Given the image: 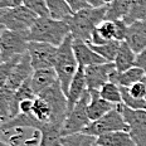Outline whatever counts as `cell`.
<instances>
[{"mask_svg": "<svg viewBox=\"0 0 146 146\" xmlns=\"http://www.w3.org/2000/svg\"><path fill=\"white\" fill-rule=\"evenodd\" d=\"M68 35H71L68 22L44 17L38 18L34 22L29 33L27 34V39L28 42H40L59 47Z\"/></svg>", "mask_w": 146, "mask_h": 146, "instance_id": "obj_1", "label": "cell"}, {"mask_svg": "<svg viewBox=\"0 0 146 146\" xmlns=\"http://www.w3.org/2000/svg\"><path fill=\"white\" fill-rule=\"evenodd\" d=\"M107 7H87L82 10L73 13L67 22L71 28V35L74 39L90 42L96 28L105 22Z\"/></svg>", "mask_w": 146, "mask_h": 146, "instance_id": "obj_2", "label": "cell"}, {"mask_svg": "<svg viewBox=\"0 0 146 146\" xmlns=\"http://www.w3.org/2000/svg\"><path fill=\"white\" fill-rule=\"evenodd\" d=\"M54 71L58 76V81L63 91L67 95L72 80L74 78L78 68V62L76 59L74 50H73V36L68 35L62 44L57 48L56 62H54Z\"/></svg>", "mask_w": 146, "mask_h": 146, "instance_id": "obj_3", "label": "cell"}, {"mask_svg": "<svg viewBox=\"0 0 146 146\" xmlns=\"http://www.w3.org/2000/svg\"><path fill=\"white\" fill-rule=\"evenodd\" d=\"M38 18V15L33 13L32 10H29L27 7L19 5L15 8L5 9L1 19V25L5 29L27 35Z\"/></svg>", "mask_w": 146, "mask_h": 146, "instance_id": "obj_4", "label": "cell"}, {"mask_svg": "<svg viewBox=\"0 0 146 146\" xmlns=\"http://www.w3.org/2000/svg\"><path fill=\"white\" fill-rule=\"evenodd\" d=\"M91 93L90 90L82 96V98L76 103V106L72 108V111L68 112L67 118L63 123L62 127V133L63 136L72 135V133H78L83 132L84 129L91 123V120L88 117L87 107L90 103Z\"/></svg>", "mask_w": 146, "mask_h": 146, "instance_id": "obj_5", "label": "cell"}, {"mask_svg": "<svg viewBox=\"0 0 146 146\" xmlns=\"http://www.w3.org/2000/svg\"><path fill=\"white\" fill-rule=\"evenodd\" d=\"M28 43L25 34L4 28L0 38V62H8L22 57L28 50Z\"/></svg>", "mask_w": 146, "mask_h": 146, "instance_id": "obj_6", "label": "cell"}, {"mask_svg": "<svg viewBox=\"0 0 146 146\" xmlns=\"http://www.w3.org/2000/svg\"><path fill=\"white\" fill-rule=\"evenodd\" d=\"M115 131H129V126H127L126 121H125L122 113L117 106L101 118L96 121H91V123L84 129L83 132L98 137L103 133Z\"/></svg>", "mask_w": 146, "mask_h": 146, "instance_id": "obj_7", "label": "cell"}, {"mask_svg": "<svg viewBox=\"0 0 146 146\" xmlns=\"http://www.w3.org/2000/svg\"><path fill=\"white\" fill-rule=\"evenodd\" d=\"M129 126V133L136 146H146V110H132L120 103L117 105Z\"/></svg>", "mask_w": 146, "mask_h": 146, "instance_id": "obj_8", "label": "cell"}, {"mask_svg": "<svg viewBox=\"0 0 146 146\" xmlns=\"http://www.w3.org/2000/svg\"><path fill=\"white\" fill-rule=\"evenodd\" d=\"M57 48L48 43H40V42H29L28 43V54L32 66L36 69L53 68L56 62Z\"/></svg>", "mask_w": 146, "mask_h": 146, "instance_id": "obj_9", "label": "cell"}, {"mask_svg": "<svg viewBox=\"0 0 146 146\" xmlns=\"http://www.w3.org/2000/svg\"><path fill=\"white\" fill-rule=\"evenodd\" d=\"M84 77L87 82V88L90 91H100L103 84L111 80L112 73L116 71L113 62H105L100 64L88 66L83 68Z\"/></svg>", "mask_w": 146, "mask_h": 146, "instance_id": "obj_10", "label": "cell"}, {"mask_svg": "<svg viewBox=\"0 0 146 146\" xmlns=\"http://www.w3.org/2000/svg\"><path fill=\"white\" fill-rule=\"evenodd\" d=\"M34 72V68L32 66V62H30L29 54L27 52L25 54H23L20 57V59L18 60V63L15 64V67L11 71V74L8 80L7 83V88H10L13 91H17L18 88L22 86L23 83H25L27 81H29L32 78V74Z\"/></svg>", "mask_w": 146, "mask_h": 146, "instance_id": "obj_11", "label": "cell"}, {"mask_svg": "<svg viewBox=\"0 0 146 146\" xmlns=\"http://www.w3.org/2000/svg\"><path fill=\"white\" fill-rule=\"evenodd\" d=\"M73 50H74V56L78 62V66L82 67V68L106 62L98 53H96L91 48V45L87 42L78 40V39L73 38Z\"/></svg>", "mask_w": 146, "mask_h": 146, "instance_id": "obj_12", "label": "cell"}, {"mask_svg": "<svg viewBox=\"0 0 146 146\" xmlns=\"http://www.w3.org/2000/svg\"><path fill=\"white\" fill-rule=\"evenodd\" d=\"M125 40L136 54L144 50L146 48V20L130 24Z\"/></svg>", "mask_w": 146, "mask_h": 146, "instance_id": "obj_13", "label": "cell"}, {"mask_svg": "<svg viewBox=\"0 0 146 146\" xmlns=\"http://www.w3.org/2000/svg\"><path fill=\"white\" fill-rule=\"evenodd\" d=\"M56 82H58V76L54 68L36 69L33 72L32 78H30V84L36 96L40 95L43 91L49 88L50 86H53Z\"/></svg>", "mask_w": 146, "mask_h": 146, "instance_id": "obj_14", "label": "cell"}, {"mask_svg": "<svg viewBox=\"0 0 146 146\" xmlns=\"http://www.w3.org/2000/svg\"><path fill=\"white\" fill-rule=\"evenodd\" d=\"M88 91L87 88V82L86 77H84V71L82 67L78 68L77 73H76L74 78L72 80V83L69 86L68 93H67V101H68V112L72 111V108L76 106L82 96Z\"/></svg>", "mask_w": 146, "mask_h": 146, "instance_id": "obj_15", "label": "cell"}, {"mask_svg": "<svg viewBox=\"0 0 146 146\" xmlns=\"http://www.w3.org/2000/svg\"><path fill=\"white\" fill-rule=\"evenodd\" d=\"M90 93H91V98L87 107V112L91 121H96L98 118H101L102 116H105L106 113H108L111 110H113L117 106L103 100L101 95H100V91H90Z\"/></svg>", "mask_w": 146, "mask_h": 146, "instance_id": "obj_16", "label": "cell"}, {"mask_svg": "<svg viewBox=\"0 0 146 146\" xmlns=\"http://www.w3.org/2000/svg\"><path fill=\"white\" fill-rule=\"evenodd\" d=\"M62 127L57 123H44L39 129L40 140L38 146H62Z\"/></svg>", "mask_w": 146, "mask_h": 146, "instance_id": "obj_17", "label": "cell"}, {"mask_svg": "<svg viewBox=\"0 0 146 146\" xmlns=\"http://www.w3.org/2000/svg\"><path fill=\"white\" fill-rule=\"evenodd\" d=\"M14 95L15 91L10 88H0V121L3 126L18 116L14 111Z\"/></svg>", "mask_w": 146, "mask_h": 146, "instance_id": "obj_18", "label": "cell"}, {"mask_svg": "<svg viewBox=\"0 0 146 146\" xmlns=\"http://www.w3.org/2000/svg\"><path fill=\"white\" fill-rule=\"evenodd\" d=\"M136 56H137V54L131 49V47L126 43V40L121 42L118 52L116 54V58L113 60L116 71L125 72V71H127V69L135 67L136 66Z\"/></svg>", "mask_w": 146, "mask_h": 146, "instance_id": "obj_19", "label": "cell"}, {"mask_svg": "<svg viewBox=\"0 0 146 146\" xmlns=\"http://www.w3.org/2000/svg\"><path fill=\"white\" fill-rule=\"evenodd\" d=\"M145 71L139 67H132V68L127 69L125 72H117L115 71L111 76V80L110 82H113V83L118 84L120 87H130L133 83L139 81H142V78L145 77Z\"/></svg>", "mask_w": 146, "mask_h": 146, "instance_id": "obj_20", "label": "cell"}, {"mask_svg": "<svg viewBox=\"0 0 146 146\" xmlns=\"http://www.w3.org/2000/svg\"><path fill=\"white\" fill-rule=\"evenodd\" d=\"M110 40H117L116 39V23L110 22V20H105L100 24L93 32L92 36H91L90 44H103L107 43Z\"/></svg>", "mask_w": 146, "mask_h": 146, "instance_id": "obj_21", "label": "cell"}, {"mask_svg": "<svg viewBox=\"0 0 146 146\" xmlns=\"http://www.w3.org/2000/svg\"><path fill=\"white\" fill-rule=\"evenodd\" d=\"M97 146H136L129 131H115L97 137Z\"/></svg>", "mask_w": 146, "mask_h": 146, "instance_id": "obj_22", "label": "cell"}, {"mask_svg": "<svg viewBox=\"0 0 146 146\" xmlns=\"http://www.w3.org/2000/svg\"><path fill=\"white\" fill-rule=\"evenodd\" d=\"M32 116L34 117L42 126H43L44 123H54L53 110H52L50 105L48 103L47 100H44L43 97H40V96H36L34 98V106H33ZM60 126H62V125H60Z\"/></svg>", "mask_w": 146, "mask_h": 146, "instance_id": "obj_23", "label": "cell"}, {"mask_svg": "<svg viewBox=\"0 0 146 146\" xmlns=\"http://www.w3.org/2000/svg\"><path fill=\"white\" fill-rule=\"evenodd\" d=\"M132 0H112L106 7V18L105 20L110 22H117V20H125L130 11Z\"/></svg>", "mask_w": 146, "mask_h": 146, "instance_id": "obj_24", "label": "cell"}, {"mask_svg": "<svg viewBox=\"0 0 146 146\" xmlns=\"http://www.w3.org/2000/svg\"><path fill=\"white\" fill-rule=\"evenodd\" d=\"M45 1H47L49 15L53 19L67 22L73 15V11L67 3V0H45Z\"/></svg>", "mask_w": 146, "mask_h": 146, "instance_id": "obj_25", "label": "cell"}, {"mask_svg": "<svg viewBox=\"0 0 146 146\" xmlns=\"http://www.w3.org/2000/svg\"><path fill=\"white\" fill-rule=\"evenodd\" d=\"M62 146H97V137L84 132L63 136Z\"/></svg>", "mask_w": 146, "mask_h": 146, "instance_id": "obj_26", "label": "cell"}, {"mask_svg": "<svg viewBox=\"0 0 146 146\" xmlns=\"http://www.w3.org/2000/svg\"><path fill=\"white\" fill-rule=\"evenodd\" d=\"M120 44H121L120 40H110L107 43H103V44H98V45L90 44V45L96 53H98L100 56L106 60V62H113L115 58H116L117 52H118V48H120Z\"/></svg>", "mask_w": 146, "mask_h": 146, "instance_id": "obj_27", "label": "cell"}, {"mask_svg": "<svg viewBox=\"0 0 146 146\" xmlns=\"http://www.w3.org/2000/svg\"><path fill=\"white\" fill-rule=\"evenodd\" d=\"M141 20H146V0H132L130 11L123 22L130 25Z\"/></svg>", "mask_w": 146, "mask_h": 146, "instance_id": "obj_28", "label": "cell"}, {"mask_svg": "<svg viewBox=\"0 0 146 146\" xmlns=\"http://www.w3.org/2000/svg\"><path fill=\"white\" fill-rule=\"evenodd\" d=\"M100 95L103 100L113 103V105H120L122 103V96H121V88L118 84L113 82H107L103 84L100 90Z\"/></svg>", "mask_w": 146, "mask_h": 146, "instance_id": "obj_29", "label": "cell"}, {"mask_svg": "<svg viewBox=\"0 0 146 146\" xmlns=\"http://www.w3.org/2000/svg\"><path fill=\"white\" fill-rule=\"evenodd\" d=\"M121 88V96H122V103L126 107L132 110H146V100H139L130 95L127 87Z\"/></svg>", "mask_w": 146, "mask_h": 146, "instance_id": "obj_30", "label": "cell"}, {"mask_svg": "<svg viewBox=\"0 0 146 146\" xmlns=\"http://www.w3.org/2000/svg\"><path fill=\"white\" fill-rule=\"evenodd\" d=\"M23 5L35 13L39 18L50 17L45 0H23Z\"/></svg>", "mask_w": 146, "mask_h": 146, "instance_id": "obj_31", "label": "cell"}, {"mask_svg": "<svg viewBox=\"0 0 146 146\" xmlns=\"http://www.w3.org/2000/svg\"><path fill=\"white\" fill-rule=\"evenodd\" d=\"M19 58H15L11 60H8V62H0V88L5 87L8 83V80L11 74V71L15 67V64L18 63Z\"/></svg>", "mask_w": 146, "mask_h": 146, "instance_id": "obj_32", "label": "cell"}, {"mask_svg": "<svg viewBox=\"0 0 146 146\" xmlns=\"http://www.w3.org/2000/svg\"><path fill=\"white\" fill-rule=\"evenodd\" d=\"M129 90L130 95L133 96L135 98H139V100H145L146 98V86L142 81H139L136 83H133L132 86L127 87Z\"/></svg>", "mask_w": 146, "mask_h": 146, "instance_id": "obj_33", "label": "cell"}, {"mask_svg": "<svg viewBox=\"0 0 146 146\" xmlns=\"http://www.w3.org/2000/svg\"><path fill=\"white\" fill-rule=\"evenodd\" d=\"M67 3H68V5L71 7L73 13H77V11L82 10V9L91 7L88 0H67Z\"/></svg>", "mask_w": 146, "mask_h": 146, "instance_id": "obj_34", "label": "cell"}, {"mask_svg": "<svg viewBox=\"0 0 146 146\" xmlns=\"http://www.w3.org/2000/svg\"><path fill=\"white\" fill-rule=\"evenodd\" d=\"M33 106H34V98L33 100H24L19 105V113L24 115H32Z\"/></svg>", "mask_w": 146, "mask_h": 146, "instance_id": "obj_35", "label": "cell"}, {"mask_svg": "<svg viewBox=\"0 0 146 146\" xmlns=\"http://www.w3.org/2000/svg\"><path fill=\"white\" fill-rule=\"evenodd\" d=\"M136 67L144 69L146 73V48L140 53H137V56H136Z\"/></svg>", "mask_w": 146, "mask_h": 146, "instance_id": "obj_36", "label": "cell"}, {"mask_svg": "<svg viewBox=\"0 0 146 146\" xmlns=\"http://www.w3.org/2000/svg\"><path fill=\"white\" fill-rule=\"evenodd\" d=\"M23 5V0H0V8H15Z\"/></svg>", "mask_w": 146, "mask_h": 146, "instance_id": "obj_37", "label": "cell"}, {"mask_svg": "<svg viewBox=\"0 0 146 146\" xmlns=\"http://www.w3.org/2000/svg\"><path fill=\"white\" fill-rule=\"evenodd\" d=\"M96 1L98 3L100 7H103V5H107V4H110V3H111L112 0H96Z\"/></svg>", "mask_w": 146, "mask_h": 146, "instance_id": "obj_38", "label": "cell"}, {"mask_svg": "<svg viewBox=\"0 0 146 146\" xmlns=\"http://www.w3.org/2000/svg\"><path fill=\"white\" fill-rule=\"evenodd\" d=\"M88 3H90V5H91V7H100V5H98V3H97L96 0H88Z\"/></svg>", "mask_w": 146, "mask_h": 146, "instance_id": "obj_39", "label": "cell"}, {"mask_svg": "<svg viewBox=\"0 0 146 146\" xmlns=\"http://www.w3.org/2000/svg\"><path fill=\"white\" fill-rule=\"evenodd\" d=\"M4 8H0V25H1V19H3V15H4Z\"/></svg>", "mask_w": 146, "mask_h": 146, "instance_id": "obj_40", "label": "cell"}, {"mask_svg": "<svg viewBox=\"0 0 146 146\" xmlns=\"http://www.w3.org/2000/svg\"><path fill=\"white\" fill-rule=\"evenodd\" d=\"M0 146H17V145H11V144H8V142H4L0 140Z\"/></svg>", "mask_w": 146, "mask_h": 146, "instance_id": "obj_41", "label": "cell"}, {"mask_svg": "<svg viewBox=\"0 0 146 146\" xmlns=\"http://www.w3.org/2000/svg\"><path fill=\"white\" fill-rule=\"evenodd\" d=\"M3 133H4V130H3V122L0 121V137H1Z\"/></svg>", "mask_w": 146, "mask_h": 146, "instance_id": "obj_42", "label": "cell"}, {"mask_svg": "<svg viewBox=\"0 0 146 146\" xmlns=\"http://www.w3.org/2000/svg\"><path fill=\"white\" fill-rule=\"evenodd\" d=\"M3 30H4V27L0 25V38H1V32H3Z\"/></svg>", "mask_w": 146, "mask_h": 146, "instance_id": "obj_43", "label": "cell"}, {"mask_svg": "<svg viewBox=\"0 0 146 146\" xmlns=\"http://www.w3.org/2000/svg\"><path fill=\"white\" fill-rule=\"evenodd\" d=\"M142 82H144V83H145V86H146V74H145V77L142 78ZM145 100H146V98H145Z\"/></svg>", "mask_w": 146, "mask_h": 146, "instance_id": "obj_44", "label": "cell"}]
</instances>
